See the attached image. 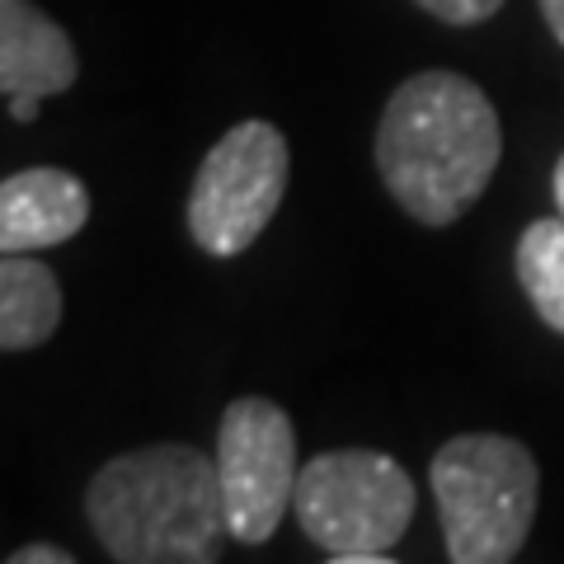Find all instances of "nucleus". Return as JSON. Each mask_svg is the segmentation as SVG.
Returning a JSON list of instances; mask_svg holds the SVG:
<instances>
[{
	"label": "nucleus",
	"mask_w": 564,
	"mask_h": 564,
	"mask_svg": "<svg viewBox=\"0 0 564 564\" xmlns=\"http://www.w3.org/2000/svg\"><path fill=\"white\" fill-rule=\"evenodd\" d=\"M76 555L70 551H62V545H47V541H39V545H20V551L10 555V564H70Z\"/></svg>",
	"instance_id": "f8f14e48"
},
{
	"label": "nucleus",
	"mask_w": 564,
	"mask_h": 564,
	"mask_svg": "<svg viewBox=\"0 0 564 564\" xmlns=\"http://www.w3.org/2000/svg\"><path fill=\"white\" fill-rule=\"evenodd\" d=\"M76 43L33 0H0V95H62L76 85Z\"/></svg>",
	"instance_id": "6e6552de"
},
{
	"label": "nucleus",
	"mask_w": 564,
	"mask_h": 564,
	"mask_svg": "<svg viewBox=\"0 0 564 564\" xmlns=\"http://www.w3.org/2000/svg\"><path fill=\"white\" fill-rule=\"evenodd\" d=\"M85 513L109 560L122 564H212L221 560V536H231L217 462L188 443L104 462L85 489Z\"/></svg>",
	"instance_id": "f03ea898"
},
{
	"label": "nucleus",
	"mask_w": 564,
	"mask_h": 564,
	"mask_svg": "<svg viewBox=\"0 0 564 564\" xmlns=\"http://www.w3.org/2000/svg\"><path fill=\"white\" fill-rule=\"evenodd\" d=\"M39 104H43V95H33V90L10 95V118L14 122H33V118H39Z\"/></svg>",
	"instance_id": "ddd939ff"
},
{
	"label": "nucleus",
	"mask_w": 564,
	"mask_h": 564,
	"mask_svg": "<svg viewBox=\"0 0 564 564\" xmlns=\"http://www.w3.org/2000/svg\"><path fill=\"white\" fill-rule=\"evenodd\" d=\"M447 560L508 564L527 545L536 522L541 470L518 437L462 433L433 452L429 466Z\"/></svg>",
	"instance_id": "7ed1b4c3"
},
{
	"label": "nucleus",
	"mask_w": 564,
	"mask_h": 564,
	"mask_svg": "<svg viewBox=\"0 0 564 564\" xmlns=\"http://www.w3.org/2000/svg\"><path fill=\"white\" fill-rule=\"evenodd\" d=\"M419 10H429L433 20H443V24H485L499 14L503 0H414Z\"/></svg>",
	"instance_id": "9b49d317"
},
{
	"label": "nucleus",
	"mask_w": 564,
	"mask_h": 564,
	"mask_svg": "<svg viewBox=\"0 0 564 564\" xmlns=\"http://www.w3.org/2000/svg\"><path fill=\"white\" fill-rule=\"evenodd\" d=\"M551 188H555V207H560V217H564V155L555 161V174H551Z\"/></svg>",
	"instance_id": "2eb2a0df"
},
{
	"label": "nucleus",
	"mask_w": 564,
	"mask_h": 564,
	"mask_svg": "<svg viewBox=\"0 0 564 564\" xmlns=\"http://www.w3.org/2000/svg\"><path fill=\"white\" fill-rule=\"evenodd\" d=\"M414 480L395 456L339 447L311 456L296 475L292 513L329 564H391L414 522Z\"/></svg>",
	"instance_id": "20e7f679"
},
{
	"label": "nucleus",
	"mask_w": 564,
	"mask_h": 564,
	"mask_svg": "<svg viewBox=\"0 0 564 564\" xmlns=\"http://www.w3.org/2000/svg\"><path fill=\"white\" fill-rule=\"evenodd\" d=\"M62 325V288L47 263L0 254V352L43 348Z\"/></svg>",
	"instance_id": "1a4fd4ad"
},
{
	"label": "nucleus",
	"mask_w": 564,
	"mask_h": 564,
	"mask_svg": "<svg viewBox=\"0 0 564 564\" xmlns=\"http://www.w3.org/2000/svg\"><path fill=\"white\" fill-rule=\"evenodd\" d=\"M503 161L499 109L456 70H419L386 99L377 170L386 193L423 226H452L480 203Z\"/></svg>",
	"instance_id": "f257e3e1"
},
{
	"label": "nucleus",
	"mask_w": 564,
	"mask_h": 564,
	"mask_svg": "<svg viewBox=\"0 0 564 564\" xmlns=\"http://www.w3.org/2000/svg\"><path fill=\"white\" fill-rule=\"evenodd\" d=\"M296 433L282 404L240 395L217 423V480L226 503V532L240 545H263L296 494Z\"/></svg>",
	"instance_id": "423d86ee"
},
{
	"label": "nucleus",
	"mask_w": 564,
	"mask_h": 564,
	"mask_svg": "<svg viewBox=\"0 0 564 564\" xmlns=\"http://www.w3.org/2000/svg\"><path fill=\"white\" fill-rule=\"evenodd\" d=\"M518 282L527 302L555 334H564V217H536L518 236Z\"/></svg>",
	"instance_id": "9d476101"
},
{
	"label": "nucleus",
	"mask_w": 564,
	"mask_h": 564,
	"mask_svg": "<svg viewBox=\"0 0 564 564\" xmlns=\"http://www.w3.org/2000/svg\"><path fill=\"white\" fill-rule=\"evenodd\" d=\"M536 6H541V20L551 24V33L564 43V0H536Z\"/></svg>",
	"instance_id": "4468645a"
},
{
	"label": "nucleus",
	"mask_w": 564,
	"mask_h": 564,
	"mask_svg": "<svg viewBox=\"0 0 564 564\" xmlns=\"http://www.w3.org/2000/svg\"><path fill=\"white\" fill-rule=\"evenodd\" d=\"M288 137L245 118L203 155L188 193V236L212 259H236L263 236L288 193Z\"/></svg>",
	"instance_id": "39448f33"
},
{
	"label": "nucleus",
	"mask_w": 564,
	"mask_h": 564,
	"mask_svg": "<svg viewBox=\"0 0 564 564\" xmlns=\"http://www.w3.org/2000/svg\"><path fill=\"white\" fill-rule=\"evenodd\" d=\"M90 221V188L70 170L33 165L0 180V254L52 250Z\"/></svg>",
	"instance_id": "0eeeda50"
}]
</instances>
